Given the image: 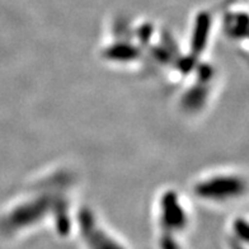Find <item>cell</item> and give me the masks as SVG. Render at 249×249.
Segmentation results:
<instances>
[{"label": "cell", "mask_w": 249, "mask_h": 249, "mask_svg": "<svg viewBox=\"0 0 249 249\" xmlns=\"http://www.w3.org/2000/svg\"><path fill=\"white\" fill-rule=\"evenodd\" d=\"M246 183L238 176L220 174L203 179L196 184L197 196L211 201H224L243 194Z\"/></svg>", "instance_id": "cell-1"}, {"label": "cell", "mask_w": 249, "mask_h": 249, "mask_svg": "<svg viewBox=\"0 0 249 249\" xmlns=\"http://www.w3.org/2000/svg\"><path fill=\"white\" fill-rule=\"evenodd\" d=\"M80 226H82L83 236L90 249H124L107 234L103 233L98 226H95L94 220L89 213H82Z\"/></svg>", "instance_id": "cell-2"}]
</instances>
